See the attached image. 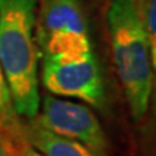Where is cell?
Returning <instances> with one entry per match:
<instances>
[{
    "mask_svg": "<svg viewBox=\"0 0 156 156\" xmlns=\"http://www.w3.org/2000/svg\"><path fill=\"white\" fill-rule=\"evenodd\" d=\"M0 137L9 143H20L23 137V124L19 122L13 108L9 85L6 83L3 69L0 67Z\"/></svg>",
    "mask_w": 156,
    "mask_h": 156,
    "instance_id": "cell-7",
    "label": "cell"
},
{
    "mask_svg": "<svg viewBox=\"0 0 156 156\" xmlns=\"http://www.w3.org/2000/svg\"><path fill=\"white\" fill-rule=\"evenodd\" d=\"M38 0H0V67L13 108L23 119L39 112V49L35 38Z\"/></svg>",
    "mask_w": 156,
    "mask_h": 156,
    "instance_id": "cell-1",
    "label": "cell"
},
{
    "mask_svg": "<svg viewBox=\"0 0 156 156\" xmlns=\"http://www.w3.org/2000/svg\"><path fill=\"white\" fill-rule=\"evenodd\" d=\"M151 46L152 62L156 59V0H134Z\"/></svg>",
    "mask_w": 156,
    "mask_h": 156,
    "instance_id": "cell-8",
    "label": "cell"
},
{
    "mask_svg": "<svg viewBox=\"0 0 156 156\" xmlns=\"http://www.w3.org/2000/svg\"><path fill=\"white\" fill-rule=\"evenodd\" d=\"M35 120L51 132L81 143L95 156H107L106 133L95 114L84 104L45 95Z\"/></svg>",
    "mask_w": 156,
    "mask_h": 156,
    "instance_id": "cell-5",
    "label": "cell"
},
{
    "mask_svg": "<svg viewBox=\"0 0 156 156\" xmlns=\"http://www.w3.org/2000/svg\"><path fill=\"white\" fill-rule=\"evenodd\" d=\"M113 61L136 122L149 112L152 93V56L149 39L134 0H112L107 10Z\"/></svg>",
    "mask_w": 156,
    "mask_h": 156,
    "instance_id": "cell-2",
    "label": "cell"
},
{
    "mask_svg": "<svg viewBox=\"0 0 156 156\" xmlns=\"http://www.w3.org/2000/svg\"><path fill=\"white\" fill-rule=\"evenodd\" d=\"M17 156H44V155H41V153H39L36 149H34L30 145L25 143V145L20 147V151H19Z\"/></svg>",
    "mask_w": 156,
    "mask_h": 156,
    "instance_id": "cell-10",
    "label": "cell"
},
{
    "mask_svg": "<svg viewBox=\"0 0 156 156\" xmlns=\"http://www.w3.org/2000/svg\"><path fill=\"white\" fill-rule=\"evenodd\" d=\"M153 68V78H152V93H151V101H149V108L152 107V119L156 123V59L152 62Z\"/></svg>",
    "mask_w": 156,
    "mask_h": 156,
    "instance_id": "cell-9",
    "label": "cell"
},
{
    "mask_svg": "<svg viewBox=\"0 0 156 156\" xmlns=\"http://www.w3.org/2000/svg\"><path fill=\"white\" fill-rule=\"evenodd\" d=\"M0 156H15V153L10 149L9 143L3 137H0Z\"/></svg>",
    "mask_w": 156,
    "mask_h": 156,
    "instance_id": "cell-11",
    "label": "cell"
},
{
    "mask_svg": "<svg viewBox=\"0 0 156 156\" xmlns=\"http://www.w3.org/2000/svg\"><path fill=\"white\" fill-rule=\"evenodd\" d=\"M35 38L44 56H69L93 51L81 0H39Z\"/></svg>",
    "mask_w": 156,
    "mask_h": 156,
    "instance_id": "cell-3",
    "label": "cell"
},
{
    "mask_svg": "<svg viewBox=\"0 0 156 156\" xmlns=\"http://www.w3.org/2000/svg\"><path fill=\"white\" fill-rule=\"evenodd\" d=\"M23 137L44 156H95L81 143L45 129L35 119L23 124Z\"/></svg>",
    "mask_w": 156,
    "mask_h": 156,
    "instance_id": "cell-6",
    "label": "cell"
},
{
    "mask_svg": "<svg viewBox=\"0 0 156 156\" xmlns=\"http://www.w3.org/2000/svg\"><path fill=\"white\" fill-rule=\"evenodd\" d=\"M42 84L59 97L78 98L100 107L106 90L93 51L69 56H44Z\"/></svg>",
    "mask_w": 156,
    "mask_h": 156,
    "instance_id": "cell-4",
    "label": "cell"
}]
</instances>
